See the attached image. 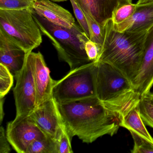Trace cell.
Segmentation results:
<instances>
[{"label": "cell", "mask_w": 153, "mask_h": 153, "mask_svg": "<svg viewBox=\"0 0 153 153\" xmlns=\"http://www.w3.org/2000/svg\"><path fill=\"white\" fill-rule=\"evenodd\" d=\"M62 123L71 138L74 136L91 143L104 135L113 136L120 127V118L96 96L57 103Z\"/></svg>", "instance_id": "1"}, {"label": "cell", "mask_w": 153, "mask_h": 153, "mask_svg": "<svg viewBox=\"0 0 153 153\" xmlns=\"http://www.w3.org/2000/svg\"><path fill=\"white\" fill-rule=\"evenodd\" d=\"M104 29L103 42L95 62L111 65L132 83L141 66L148 32H118L114 28L111 19L105 24Z\"/></svg>", "instance_id": "2"}, {"label": "cell", "mask_w": 153, "mask_h": 153, "mask_svg": "<svg viewBox=\"0 0 153 153\" xmlns=\"http://www.w3.org/2000/svg\"><path fill=\"white\" fill-rule=\"evenodd\" d=\"M96 95L104 105L121 118L137 106L140 96L131 81L111 65L96 62Z\"/></svg>", "instance_id": "3"}, {"label": "cell", "mask_w": 153, "mask_h": 153, "mask_svg": "<svg viewBox=\"0 0 153 153\" xmlns=\"http://www.w3.org/2000/svg\"><path fill=\"white\" fill-rule=\"evenodd\" d=\"M33 14L42 33L50 39L59 59L67 62L71 70L92 62L85 48V43L90 39L80 26L76 24L71 28H67L51 23L33 9Z\"/></svg>", "instance_id": "4"}, {"label": "cell", "mask_w": 153, "mask_h": 153, "mask_svg": "<svg viewBox=\"0 0 153 153\" xmlns=\"http://www.w3.org/2000/svg\"><path fill=\"white\" fill-rule=\"evenodd\" d=\"M33 8L21 10H0V29L9 36L27 53L40 46L42 32L34 19Z\"/></svg>", "instance_id": "5"}, {"label": "cell", "mask_w": 153, "mask_h": 153, "mask_svg": "<svg viewBox=\"0 0 153 153\" xmlns=\"http://www.w3.org/2000/svg\"><path fill=\"white\" fill-rule=\"evenodd\" d=\"M92 62L71 71L63 78L54 80L52 96L57 103H65L96 95L95 71Z\"/></svg>", "instance_id": "6"}, {"label": "cell", "mask_w": 153, "mask_h": 153, "mask_svg": "<svg viewBox=\"0 0 153 153\" xmlns=\"http://www.w3.org/2000/svg\"><path fill=\"white\" fill-rule=\"evenodd\" d=\"M31 52L27 55L24 67L16 78V84L13 92L16 114L15 120L10 122L12 124L28 117L36 107V89Z\"/></svg>", "instance_id": "7"}, {"label": "cell", "mask_w": 153, "mask_h": 153, "mask_svg": "<svg viewBox=\"0 0 153 153\" xmlns=\"http://www.w3.org/2000/svg\"><path fill=\"white\" fill-rule=\"evenodd\" d=\"M6 134L10 145L18 153H26L33 141L47 135L29 116L15 124L9 122Z\"/></svg>", "instance_id": "8"}, {"label": "cell", "mask_w": 153, "mask_h": 153, "mask_svg": "<svg viewBox=\"0 0 153 153\" xmlns=\"http://www.w3.org/2000/svg\"><path fill=\"white\" fill-rule=\"evenodd\" d=\"M28 116L45 134L58 140L62 122L53 96L36 107Z\"/></svg>", "instance_id": "9"}, {"label": "cell", "mask_w": 153, "mask_h": 153, "mask_svg": "<svg viewBox=\"0 0 153 153\" xmlns=\"http://www.w3.org/2000/svg\"><path fill=\"white\" fill-rule=\"evenodd\" d=\"M27 54L9 36L0 29V64L7 68L16 79L24 67Z\"/></svg>", "instance_id": "10"}, {"label": "cell", "mask_w": 153, "mask_h": 153, "mask_svg": "<svg viewBox=\"0 0 153 153\" xmlns=\"http://www.w3.org/2000/svg\"><path fill=\"white\" fill-rule=\"evenodd\" d=\"M83 11L101 26L111 19L114 10L120 6L132 3V0H74Z\"/></svg>", "instance_id": "11"}, {"label": "cell", "mask_w": 153, "mask_h": 153, "mask_svg": "<svg viewBox=\"0 0 153 153\" xmlns=\"http://www.w3.org/2000/svg\"><path fill=\"white\" fill-rule=\"evenodd\" d=\"M31 53L33 65L37 107L52 97L53 87L54 80L51 77L50 70L41 53L32 51Z\"/></svg>", "instance_id": "12"}, {"label": "cell", "mask_w": 153, "mask_h": 153, "mask_svg": "<svg viewBox=\"0 0 153 153\" xmlns=\"http://www.w3.org/2000/svg\"><path fill=\"white\" fill-rule=\"evenodd\" d=\"M132 83L140 97L149 92L153 86V27L147 34L141 66Z\"/></svg>", "instance_id": "13"}, {"label": "cell", "mask_w": 153, "mask_h": 153, "mask_svg": "<svg viewBox=\"0 0 153 153\" xmlns=\"http://www.w3.org/2000/svg\"><path fill=\"white\" fill-rule=\"evenodd\" d=\"M113 27L119 32H149L153 27V2L137 5L136 11L130 18L119 25L113 24Z\"/></svg>", "instance_id": "14"}, {"label": "cell", "mask_w": 153, "mask_h": 153, "mask_svg": "<svg viewBox=\"0 0 153 153\" xmlns=\"http://www.w3.org/2000/svg\"><path fill=\"white\" fill-rule=\"evenodd\" d=\"M33 9L55 25L70 28L76 24L69 11L49 0H37L33 6Z\"/></svg>", "instance_id": "15"}, {"label": "cell", "mask_w": 153, "mask_h": 153, "mask_svg": "<svg viewBox=\"0 0 153 153\" xmlns=\"http://www.w3.org/2000/svg\"><path fill=\"white\" fill-rule=\"evenodd\" d=\"M120 127H123L153 143V138L142 120L137 106L134 107L120 120Z\"/></svg>", "instance_id": "16"}, {"label": "cell", "mask_w": 153, "mask_h": 153, "mask_svg": "<svg viewBox=\"0 0 153 153\" xmlns=\"http://www.w3.org/2000/svg\"><path fill=\"white\" fill-rule=\"evenodd\" d=\"M26 153H58L57 141L46 135L33 141Z\"/></svg>", "instance_id": "17"}, {"label": "cell", "mask_w": 153, "mask_h": 153, "mask_svg": "<svg viewBox=\"0 0 153 153\" xmlns=\"http://www.w3.org/2000/svg\"><path fill=\"white\" fill-rule=\"evenodd\" d=\"M140 117L144 123L153 128V94L149 91L140 97L138 105Z\"/></svg>", "instance_id": "18"}, {"label": "cell", "mask_w": 153, "mask_h": 153, "mask_svg": "<svg viewBox=\"0 0 153 153\" xmlns=\"http://www.w3.org/2000/svg\"><path fill=\"white\" fill-rule=\"evenodd\" d=\"M83 13L88 24L90 40L95 43L101 48L104 38V27L101 26L87 13L85 12Z\"/></svg>", "instance_id": "19"}, {"label": "cell", "mask_w": 153, "mask_h": 153, "mask_svg": "<svg viewBox=\"0 0 153 153\" xmlns=\"http://www.w3.org/2000/svg\"><path fill=\"white\" fill-rule=\"evenodd\" d=\"M137 5L133 3L125 4L116 9L112 16L114 25H119L130 18L136 11Z\"/></svg>", "instance_id": "20"}, {"label": "cell", "mask_w": 153, "mask_h": 153, "mask_svg": "<svg viewBox=\"0 0 153 153\" xmlns=\"http://www.w3.org/2000/svg\"><path fill=\"white\" fill-rule=\"evenodd\" d=\"M14 76L2 64H0V97L4 98L12 87Z\"/></svg>", "instance_id": "21"}, {"label": "cell", "mask_w": 153, "mask_h": 153, "mask_svg": "<svg viewBox=\"0 0 153 153\" xmlns=\"http://www.w3.org/2000/svg\"><path fill=\"white\" fill-rule=\"evenodd\" d=\"M134 141V146L131 150L132 153H153V143L148 140L130 131Z\"/></svg>", "instance_id": "22"}, {"label": "cell", "mask_w": 153, "mask_h": 153, "mask_svg": "<svg viewBox=\"0 0 153 153\" xmlns=\"http://www.w3.org/2000/svg\"><path fill=\"white\" fill-rule=\"evenodd\" d=\"M37 0H0V10H21L33 8Z\"/></svg>", "instance_id": "23"}, {"label": "cell", "mask_w": 153, "mask_h": 153, "mask_svg": "<svg viewBox=\"0 0 153 153\" xmlns=\"http://www.w3.org/2000/svg\"><path fill=\"white\" fill-rule=\"evenodd\" d=\"M71 139L62 123L59 137L57 140L58 153H73L71 146Z\"/></svg>", "instance_id": "24"}, {"label": "cell", "mask_w": 153, "mask_h": 153, "mask_svg": "<svg viewBox=\"0 0 153 153\" xmlns=\"http://www.w3.org/2000/svg\"><path fill=\"white\" fill-rule=\"evenodd\" d=\"M70 1L71 2L75 16L79 24V26L83 31L85 32V33L90 39V33H89L88 24L87 21L85 16V14L74 0H70Z\"/></svg>", "instance_id": "25"}, {"label": "cell", "mask_w": 153, "mask_h": 153, "mask_svg": "<svg viewBox=\"0 0 153 153\" xmlns=\"http://www.w3.org/2000/svg\"><path fill=\"white\" fill-rule=\"evenodd\" d=\"M85 48L89 59L91 62H96L99 56L100 47L89 39L85 43Z\"/></svg>", "instance_id": "26"}, {"label": "cell", "mask_w": 153, "mask_h": 153, "mask_svg": "<svg viewBox=\"0 0 153 153\" xmlns=\"http://www.w3.org/2000/svg\"><path fill=\"white\" fill-rule=\"evenodd\" d=\"M10 143L2 126L0 128V153H9L11 151Z\"/></svg>", "instance_id": "27"}, {"label": "cell", "mask_w": 153, "mask_h": 153, "mask_svg": "<svg viewBox=\"0 0 153 153\" xmlns=\"http://www.w3.org/2000/svg\"><path fill=\"white\" fill-rule=\"evenodd\" d=\"M2 97H1V122H2L3 120V116H4V112L3 110V104L4 100Z\"/></svg>", "instance_id": "28"}, {"label": "cell", "mask_w": 153, "mask_h": 153, "mask_svg": "<svg viewBox=\"0 0 153 153\" xmlns=\"http://www.w3.org/2000/svg\"><path fill=\"white\" fill-rule=\"evenodd\" d=\"M153 2V0H138L136 4L137 5H142V4H148V3Z\"/></svg>", "instance_id": "29"}, {"label": "cell", "mask_w": 153, "mask_h": 153, "mask_svg": "<svg viewBox=\"0 0 153 153\" xmlns=\"http://www.w3.org/2000/svg\"><path fill=\"white\" fill-rule=\"evenodd\" d=\"M53 1H55V2H62V1H66L68 0H51Z\"/></svg>", "instance_id": "30"}]
</instances>
